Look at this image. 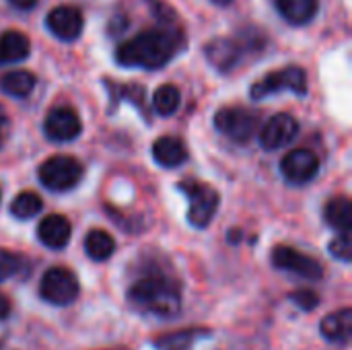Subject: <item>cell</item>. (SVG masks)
I'll return each instance as SVG.
<instances>
[{
	"instance_id": "obj_1",
	"label": "cell",
	"mask_w": 352,
	"mask_h": 350,
	"mask_svg": "<svg viewBox=\"0 0 352 350\" xmlns=\"http://www.w3.org/2000/svg\"><path fill=\"white\" fill-rule=\"evenodd\" d=\"M179 45L182 35L171 25L167 29H144L118 45L116 62L124 68L159 70L177 54Z\"/></svg>"
},
{
	"instance_id": "obj_2",
	"label": "cell",
	"mask_w": 352,
	"mask_h": 350,
	"mask_svg": "<svg viewBox=\"0 0 352 350\" xmlns=\"http://www.w3.org/2000/svg\"><path fill=\"white\" fill-rule=\"evenodd\" d=\"M128 301L134 309L159 318H173L182 307L179 287L163 274H148L136 281L128 291Z\"/></svg>"
},
{
	"instance_id": "obj_3",
	"label": "cell",
	"mask_w": 352,
	"mask_h": 350,
	"mask_svg": "<svg viewBox=\"0 0 352 350\" xmlns=\"http://www.w3.org/2000/svg\"><path fill=\"white\" fill-rule=\"evenodd\" d=\"M82 175H85L82 163L68 155H54L45 159L37 169L39 182L52 192L72 190L82 179Z\"/></svg>"
},
{
	"instance_id": "obj_4",
	"label": "cell",
	"mask_w": 352,
	"mask_h": 350,
	"mask_svg": "<svg viewBox=\"0 0 352 350\" xmlns=\"http://www.w3.org/2000/svg\"><path fill=\"white\" fill-rule=\"evenodd\" d=\"M177 190L184 192L190 200V208H188L190 225L196 229H206L217 215V208L221 202L219 192L212 186H206L200 182H179Z\"/></svg>"
},
{
	"instance_id": "obj_5",
	"label": "cell",
	"mask_w": 352,
	"mask_h": 350,
	"mask_svg": "<svg viewBox=\"0 0 352 350\" xmlns=\"http://www.w3.org/2000/svg\"><path fill=\"white\" fill-rule=\"evenodd\" d=\"M283 91H291L295 95H305L307 93V72L301 66H287L276 72H270L252 85L250 97L254 101H262L264 97L276 95Z\"/></svg>"
},
{
	"instance_id": "obj_6",
	"label": "cell",
	"mask_w": 352,
	"mask_h": 350,
	"mask_svg": "<svg viewBox=\"0 0 352 350\" xmlns=\"http://www.w3.org/2000/svg\"><path fill=\"white\" fill-rule=\"evenodd\" d=\"M78 291H80V285H78L76 274L64 266L50 268L39 283L41 299L56 307L70 305L78 297Z\"/></svg>"
},
{
	"instance_id": "obj_7",
	"label": "cell",
	"mask_w": 352,
	"mask_h": 350,
	"mask_svg": "<svg viewBox=\"0 0 352 350\" xmlns=\"http://www.w3.org/2000/svg\"><path fill=\"white\" fill-rule=\"evenodd\" d=\"M214 126L233 142H248L258 128V116L245 107H223L214 116Z\"/></svg>"
},
{
	"instance_id": "obj_8",
	"label": "cell",
	"mask_w": 352,
	"mask_h": 350,
	"mask_svg": "<svg viewBox=\"0 0 352 350\" xmlns=\"http://www.w3.org/2000/svg\"><path fill=\"white\" fill-rule=\"evenodd\" d=\"M272 264L278 270L293 272V274H297L301 278H307V281H320L324 276V266L316 258L305 256V254H301V252H297L295 248H289V245L274 248Z\"/></svg>"
},
{
	"instance_id": "obj_9",
	"label": "cell",
	"mask_w": 352,
	"mask_h": 350,
	"mask_svg": "<svg viewBox=\"0 0 352 350\" xmlns=\"http://www.w3.org/2000/svg\"><path fill=\"white\" fill-rule=\"evenodd\" d=\"M320 171V159L309 149H295L280 161V173L289 184L301 186L311 182Z\"/></svg>"
},
{
	"instance_id": "obj_10",
	"label": "cell",
	"mask_w": 352,
	"mask_h": 350,
	"mask_svg": "<svg viewBox=\"0 0 352 350\" xmlns=\"http://www.w3.org/2000/svg\"><path fill=\"white\" fill-rule=\"evenodd\" d=\"M80 130H82L80 118L70 107L50 109L45 116V122H43V132L54 142H70V140L78 138Z\"/></svg>"
},
{
	"instance_id": "obj_11",
	"label": "cell",
	"mask_w": 352,
	"mask_h": 350,
	"mask_svg": "<svg viewBox=\"0 0 352 350\" xmlns=\"http://www.w3.org/2000/svg\"><path fill=\"white\" fill-rule=\"evenodd\" d=\"M45 25L54 37H58L62 41H74L82 33L85 19H82V12L78 8L62 4V6H56L47 12Z\"/></svg>"
},
{
	"instance_id": "obj_12",
	"label": "cell",
	"mask_w": 352,
	"mask_h": 350,
	"mask_svg": "<svg viewBox=\"0 0 352 350\" xmlns=\"http://www.w3.org/2000/svg\"><path fill=\"white\" fill-rule=\"evenodd\" d=\"M299 132V122L291 113H276L272 116L262 132H260V144L266 151H278L287 146Z\"/></svg>"
},
{
	"instance_id": "obj_13",
	"label": "cell",
	"mask_w": 352,
	"mask_h": 350,
	"mask_svg": "<svg viewBox=\"0 0 352 350\" xmlns=\"http://www.w3.org/2000/svg\"><path fill=\"white\" fill-rule=\"evenodd\" d=\"M72 235L70 221L62 215H47L37 225V239L50 250H62L68 245Z\"/></svg>"
},
{
	"instance_id": "obj_14",
	"label": "cell",
	"mask_w": 352,
	"mask_h": 350,
	"mask_svg": "<svg viewBox=\"0 0 352 350\" xmlns=\"http://www.w3.org/2000/svg\"><path fill=\"white\" fill-rule=\"evenodd\" d=\"M204 54L208 58V62L221 70V72H229L239 64L241 58V47L235 39L229 37H217L212 41H208V45L204 47Z\"/></svg>"
},
{
	"instance_id": "obj_15",
	"label": "cell",
	"mask_w": 352,
	"mask_h": 350,
	"mask_svg": "<svg viewBox=\"0 0 352 350\" xmlns=\"http://www.w3.org/2000/svg\"><path fill=\"white\" fill-rule=\"evenodd\" d=\"M153 159L161 167H165V169H175L182 163H186L188 151H186V144L179 138H175V136H161L153 144Z\"/></svg>"
},
{
	"instance_id": "obj_16",
	"label": "cell",
	"mask_w": 352,
	"mask_h": 350,
	"mask_svg": "<svg viewBox=\"0 0 352 350\" xmlns=\"http://www.w3.org/2000/svg\"><path fill=\"white\" fill-rule=\"evenodd\" d=\"M31 41L25 33L16 29H8L0 33V66L2 64H16L29 58Z\"/></svg>"
},
{
	"instance_id": "obj_17",
	"label": "cell",
	"mask_w": 352,
	"mask_h": 350,
	"mask_svg": "<svg viewBox=\"0 0 352 350\" xmlns=\"http://www.w3.org/2000/svg\"><path fill=\"white\" fill-rule=\"evenodd\" d=\"M322 334L330 342L346 344L352 334V309L344 307L340 311H334L322 320Z\"/></svg>"
},
{
	"instance_id": "obj_18",
	"label": "cell",
	"mask_w": 352,
	"mask_h": 350,
	"mask_svg": "<svg viewBox=\"0 0 352 350\" xmlns=\"http://www.w3.org/2000/svg\"><path fill=\"white\" fill-rule=\"evenodd\" d=\"M318 0H276V10L291 25H307L318 14Z\"/></svg>"
},
{
	"instance_id": "obj_19",
	"label": "cell",
	"mask_w": 352,
	"mask_h": 350,
	"mask_svg": "<svg viewBox=\"0 0 352 350\" xmlns=\"http://www.w3.org/2000/svg\"><path fill=\"white\" fill-rule=\"evenodd\" d=\"M35 74L29 70H12L6 72L0 78V91L8 97H16V99H25L33 93L35 89Z\"/></svg>"
},
{
	"instance_id": "obj_20",
	"label": "cell",
	"mask_w": 352,
	"mask_h": 350,
	"mask_svg": "<svg viewBox=\"0 0 352 350\" xmlns=\"http://www.w3.org/2000/svg\"><path fill=\"white\" fill-rule=\"evenodd\" d=\"M326 223L338 233H351L352 229V204L346 196H336L326 204L324 210Z\"/></svg>"
},
{
	"instance_id": "obj_21",
	"label": "cell",
	"mask_w": 352,
	"mask_h": 350,
	"mask_svg": "<svg viewBox=\"0 0 352 350\" xmlns=\"http://www.w3.org/2000/svg\"><path fill=\"white\" fill-rule=\"evenodd\" d=\"M116 252V239L103 231V229H93L85 237V254L95 260V262H105L113 256Z\"/></svg>"
},
{
	"instance_id": "obj_22",
	"label": "cell",
	"mask_w": 352,
	"mask_h": 350,
	"mask_svg": "<svg viewBox=\"0 0 352 350\" xmlns=\"http://www.w3.org/2000/svg\"><path fill=\"white\" fill-rule=\"evenodd\" d=\"M179 103H182V93H179V89L175 85H169V83L167 85H161L155 91L153 101H151L153 111L157 116H163V118L173 116L179 109Z\"/></svg>"
},
{
	"instance_id": "obj_23",
	"label": "cell",
	"mask_w": 352,
	"mask_h": 350,
	"mask_svg": "<svg viewBox=\"0 0 352 350\" xmlns=\"http://www.w3.org/2000/svg\"><path fill=\"white\" fill-rule=\"evenodd\" d=\"M43 208V200L39 194L27 190L14 196V200L10 202V215L19 221H29L33 217H37Z\"/></svg>"
},
{
	"instance_id": "obj_24",
	"label": "cell",
	"mask_w": 352,
	"mask_h": 350,
	"mask_svg": "<svg viewBox=\"0 0 352 350\" xmlns=\"http://www.w3.org/2000/svg\"><path fill=\"white\" fill-rule=\"evenodd\" d=\"M204 336H208L206 330H179L173 334H167L163 338L157 340V349L159 350H192L198 340H202Z\"/></svg>"
},
{
	"instance_id": "obj_25",
	"label": "cell",
	"mask_w": 352,
	"mask_h": 350,
	"mask_svg": "<svg viewBox=\"0 0 352 350\" xmlns=\"http://www.w3.org/2000/svg\"><path fill=\"white\" fill-rule=\"evenodd\" d=\"M23 268V260L21 256H16L14 252H8L4 248H0V283L12 278L14 274H19Z\"/></svg>"
},
{
	"instance_id": "obj_26",
	"label": "cell",
	"mask_w": 352,
	"mask_h": 350,
	"mask_svg": "<svg viewBox=\"0 0 352 350\" xmlns=\"http://www.w3.org/2000/svg\"><path fill=\"white\" fill-rule=\"evenodd\" d=\"M330 254L334 256V258H338L340 262H351L352 260V239H351V233H340V235H336L332 241H330Z\"/></svg>"
},
{
	"instance_id": "obj_27",
	"label": "cell",
	"mask_w": 352,
	"mask_h": 350,
	"mask_svg": "<svg viewBox=\"0 0 352 350\" xmlns=\"http://www.w3.org/2000/svg\"><path fill=\"white\" fill-rule=\"evenodd\" d=\"M120 99H128V101H132L136 107L144 109V89L138 87V85H134V83L120 87V89H118V95H116V93L111 95V101H120Z\"/></svg>"
},
{
	"instance_id": "obj_28",
	"label": "cell",
	"mask_w": 352,
	"mask_h": 350,
	"mask_svg": "<svg viewBox=\"0 0 352 350\" xmlns=\"http://www.w3.org/2000/svg\"><path fill=\"white\" fill-rule=\"evenodd\" d=\"M291 301L297 303V307H301L305 311H314L320 303V297H318V293H314L309 289H299L291 295Z\"/></svg>"
},
{
	"instance_id": "obj_29",
	"label": "cell",
	"mask_w": 352,
	"mask_h": 350,
	"mask_svg": "<svg viewBox=\"0 0 352 350\" xmlns=\"http://www.w3.org/2000/svg\"><path fill=\"white\" fill-rule=\"evenodd\" d=\"M8 132H10V118L4 111V107L0 105V149L4 144V140L8 138Z\"/></svg>"
},
{
	"instance_id": "obj_30",
	"label": "cell",
	"mask_w": 352,
	"mask_h": 350,
	"mask_svg": "<svg viewBox=\"0 0 352 350\" xmlns=\"http://www.w3.org/2000/svg\"><path fill=\"white\" fill-rule=\"evenodd\" d=\"M8 316H10V301H8V297H4L0 293V322L6 320Z\"/></svg>"
},
{
	"instance_id": "obj_31",
	"label": "cell",
	"mask_w": 352,
	"mask_h": 350,
	"mask_svg": "<svg viewBox=\"0 0 352 350\" xmlns=\"http://www.w3.org/2000/svg\"><path fill=\"white\" fill-rule=\"evenodd\" d=\"M8 2L19 10H31L37 4V0H8Z\"/></svg>"
},
{
	"instance_id": "obj_32",
	"label": "cell",
	"mask_w": 352,
	"mask_h": 350,
	"mask_svg": "<svg viewBox=\"0 0 352 350\" xmlns=\"http://www.w3.org/2000/svg\"><path fill=\"white\" fill-rule=\"evenodd\" d=\"M212 4H217V6H229L233 0H210Z\"/></svg>"
},
{
	"instance_id": "obj_33",
	"label": "cell",
	"mask_w": 352,
	"mask_h": 350,
	"mask_svg": "<svg viewBox=\"0 0 352 350\" xmlns=\"http://www.w3.org/2000/svg\"><path fill=\"white\" fill-rule=\"evenodd\" d=\"M0 198H2V192H0Z\"/></svg>"
}]
</instances>
